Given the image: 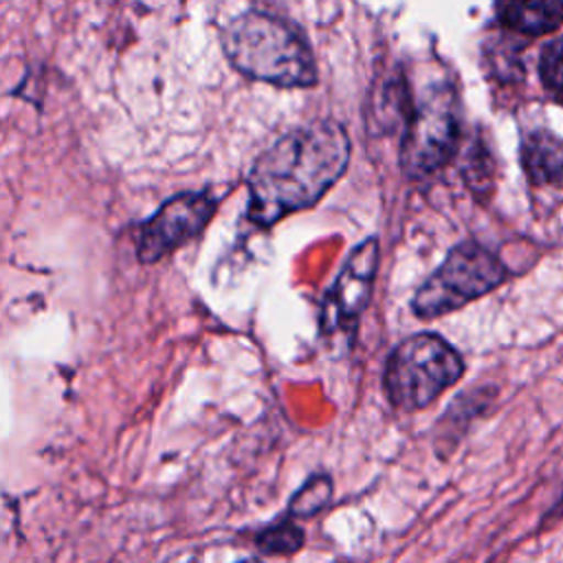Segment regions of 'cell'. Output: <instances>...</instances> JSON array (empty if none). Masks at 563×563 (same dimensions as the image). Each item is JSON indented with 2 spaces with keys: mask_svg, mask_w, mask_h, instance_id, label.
<instances>
[{
  "mask_svg": "<svg viewBox=\"0 0 563 563\" xmlns=\"http://www.w3.org/2000/svg\"><path fill=\"white\" fill-rule=\"evenodd\" d=\"M350 139L336 121H314L282 134L253 163L246 187V218L271 227L317 205L345 174Z\"/></svg>",
  "mask_w": 563,
  "mask_h": 563,
  "instance_id": "1",
  "label": "cell"
},
{
  "mask_svg": "<svg viewBox=\"0 0 563 563\" xmlns=\"http://www.w3.org/2000/svg\"><path fill=\"white\" fill-rule=\"evenodd\" d=\"M222 48L231 66L255 81L310 88L319 79L312 48L301 31L260 9H249L224 26Z\"/></svg>",
  "mask_w": 563,
  "mask_h": 563,
  "instance_id": "2",
  "label": "cell"
},
{
  "mask_svg": "<svg viewBox=\"0 0 563 563\" xmlns=\"http://www.w3.org/2000/svg\"><path fill=\"white\" fill-rule=\"evenodd\" d=\"M462 374V354L444 336L416 332L389 352L383 369V387L396 409L418 411L453 387Z\"/></svg>",
  "mask_w": 563,
  "mask_h": 563,
  "instance_id": "3",
  "label": "cell"
},
{
  "mask_svg": "<svg viewBox=\"0 0 563 563\" xmlns=\"http://www.w3.org/2000/svg\"><path fill=\"white\" fill-rule=\"evenodd\" d=\"M506 279L508 268L495 253L473 240H464L418 286L411 297V310L418 319H438L484 297Z\"/></svg>",
  "mask_w": 563,
  "mask_h": 563,
  "instance_id": "4",
  "label": "cell"
},
{
  "mask_svg": "<svg viewBox=\"0 0 563 563\" xmlns=\"http://www.w3.org/2000/svg\"><path fill=\"white\" fill-rule=\"evenodd\" d=\"M460 139V106L449 84L424 88L405 121L400 167L409 178H422L444 167Z\"/></svg>",
  "mask_w": 563,
  "mask_h": 563,
  "instance_id": "5",
  "label": "cell"
},
{
  "mask_svg": "<svg viewBox=\"0 0 563 563\" xmlns=\"http://www.w3.org/2000/svg\"><path fill=\"white\" fill-rule=\"evenodd\" d=\"M220 205V196L211 189L183 191L167 198L145 222L139 224L134 238L136 260L154 264L200 235Z\"/></svg>",
  "mask_w": 563,
  "mask_h": 563,
  "instance_id": "6",
  "label": "cell"
},
{
  "mask_svg": "<svg viewBox=\"0 0 563 563\" xmlns=\"http://www.w3.org/2000/svg\"><path fill=\"white\" fill-rule=\"evenodd\" d=\"M378 260L380 251L376 238H365L350 251L334 284L321 301L319 323L323 334L350 330L356 325L372 297Z\"/></svg>",
  "mask_w": 563,
  "mask_h": 563,
  "instance_id": "7",
  "label": "cell"
},
{
  "mask_svg": "<svg viewBox=\"0 0 563 563\" xmlns=\"http://www.w3.org/2000/svg\"><path fill=\"white\" fill-rule=\"evenodd\" d=\"M497 20L521 35L552 33L563 22V0H497Z\"/></svg>",
  "mask_w": 563,
  "mask_h": 563,
  "instance_id": "8",
  "label": "cell"
},
{
  "mask_svg": "<svg viewBox=\"0 0 563 563\" xmlns=\"http://www.w3.org/2000/svg\"><path fill=\"white\" fill-rule=\"evenodd\" d=\"M521 165L528 180L537 187L563 183V143L548 130L530 132L521 143Z\"/></svg>",
  "mask_w": 563,
  "mask_h": 563,
  "instance_id": "9",
  "label": "cell"
},
{
  "mask_svg": "<svg viewBox=\"0 0 563 563\" xmlns=\"http://www.w3.org/2000/svg\"><path fill=\"white\" fill-rule=\"evenodd\" d=\"M306 543V532L290 519V515L279 517L264 530L255 534V548L266 556H290L299 552Z\"/></svg>",
  "mask_w": 563,
  "mask_h": 563,
  "instance_id": "10",
  "label": "cell"
},
{
  "mask_svg": "<svg viewBox=\"0 0 563 563\" xmlns=\"http://www.w3.org/2000/svg\"><path fill=\"white\" fill-rule=\"evenodd\" d=\"M332 493H334V484L330 475L314 473L290 497L288 515L292 519H310L330 506Z\"/></svg>",
  "mask_w": 563,
  "mask_h": 563,
  "instance_id": "11",
  "label": "cell"
},
{
  "mask_svg": "<svg viewBox=\"0 0 563 563\" xmlns=\"http://www.w3.org/2000/svg\"><path fill=\"white\" fill-rule=\"evenodd\" d=\"M539 75L545 90L563 103V35L545 44L539 59Z\"/></svg>",
  "mask_w": 563,
  "mask_h": 563,
  "instance_id": "12",
  "label": "cell"
},
{
  "mask_svg": "<svg viewBox=\"0 0 563 563\" xmlns=\"http://www.w3.org/2000/svg\"><path fill=\"white\" fill-rule=\"evenodd\" d=\"M238 563H262V561L253 556V559H242V561H238Z\"/></svg>",
  "mask_w": 563,
  "mask_h": 563,
  "instance_id": "13",
  "label": "cell"
}]
</instances>
